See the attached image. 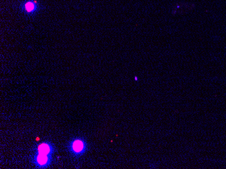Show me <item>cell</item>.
<instances>
[{
  "instance_id": "7a4b0ae2",
  "label": "cell",
  "mask_w": 226,
  "mask_h": 169,
  "mask_svg": "<svg viewBox=\"0 0 226 169\" xmlns=\"http://www.w3.org/2000/svg\"><path fill=\"white\" fill-rule=\"evenodd\" d=\"M50 152V147L47 144L41 145L39 148V152L40 154L47 155L48 154H49Z\"/></svg>"
},
{
  "instance_id": "3957f363",
  "label": "cell",
  "mask_w": 226,
  "mask_h": 169,
  "mask_svg": "<svg viewBox=\"0 0 226 169\" xmlns=\"http://www.w3.org/2000/svg\"><path fill=\"white\" fill-rule=\"evenodd\" d=\"M73 150L77 152H79L83 149V144L81 141L77 140L73 144Z\"/></svg>"
},
{
  "instance_id": "6da1fadb",
  "label": "cell",
  "mask_w": 226,
  "mask_h": 169,
  "mask_svg": "<svg viewBox=\"0 0 226 169\" xmlns=\"http://www.w3.org/2000/svg\"><path fill=\"white\" fill-rule=\"evenodd\" d=\"M19 6L21 12L27 15L35 14L42 8L41 3L38 0H22Z\"/></svg>"
},
{
  "instance_id": "277c9868",
  "label": "cell",
  "mask_w": 226,
  "mask_h": 169,
  "mask_svg": "<svg viewBox=\"0 0 226 169\" xmlns=\"http://www.w3.org/2000/svg\"><path fill=\"white\" fill-rule=\"evenodd\" d=\"M38 163L41 164L43 165L45 164L47 161H48V158H47V155H43V154H40L38 158Z\"/></svg>"
}]
</instances>
